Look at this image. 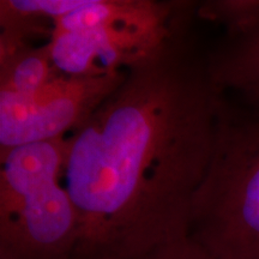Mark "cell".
<instances>
[{
	"instance_id": "obj_8",
	"label": "cell",
	"mask_w": 259,
	"mask_h": 259,
	"mask_svg": "<svg viewBox=\"0 0 259 259\" xmlns=\"http://www.w3.org/2000/svg\"><path fill=\"white\" fill-rule=\"evenodd\" d=\"M58 73L47 44L40 47L29 45L0 61V93L30 95Z\"/></svg>"
},
{
	"instance_id": "obj_3",
	"label": "cell",
	"mask_w": 259,
	"mask_h": 259,
	"mask_svg": "<svg viewBox=\"0 0 259 259\" xmlns=\"http://www.w3.org/2000/svg\"><path fill=\"white\" fill-rule=\"evenodd\" d=\"M69 136L0 150V259H72L78 216L61 180Z\"/></svg>"
},
{
	"instance_id": "obj_1",
	"label": "cell",
	"mask_w": 259,
	"mask_h": 259,
	"mask_svg": "<svg viewBox=\"0 0 259 259\" xmlns=\"http://www.w3.org/2000/svg\"><path fill=\"white\" fill-rule=\"evenodd\" d=\"M191 27L130 66L69 136L64 180L78 216L72 259H141L189 238L222 96Z\"/></svg>"
},
{
	"instance_id": "obj_9",
	"label": "cell",
	"mask_w": 259,
	"mask_h": 259,
	"mask_svg": "<svg viewBox=\"0 0 259 259\" xmlns=\"http://www.w3.org/2000/svg\"><path fill=\"white\" fill-rule=\"evenodd\" d=\"M197 17L222 24L225 37L247 35L259 27V0H209L197 4Z\"/></svg>"
},
{
	"instance_id": "obj_4",
	"label": "cell",
	"mask_w": 259,
	"mask_h": 259,
	"mask_svg": "<svg viewBox=\"0 0 259 259\" xmlns=\"http://www.w3.org/2000/svg\"><path fill=\"white\" fill-rule=\"evenodd\" d=\"M196 2L93 0L80 11L88 30L52 31L47 42L58 72L99 76L125 71L192 25Z\"/></svg>"
},
{
	"instance_id": "obj_2",
	"label": "cell",
	"mask_w": 259,
	"mask_h": 259,
	"mask_svg": "<svg viewBox=\"0 0 259 259\" xmlns=\"http://www.w3.org/2000/svg\"><path fill=\"white\" fill-rule=\"evenodd\" d=\"M189 238L216 259H259V108L223 93Z\"/></svg>"
},
{
	"instance_id": "obj_6",
	"label": "cell",
	"mask_w": 259,
	"mask_h": 259,
	"mask_svg": "<svg viewBox=\"0 0 259 259\" xmlns=\"http://www.w3.org/2000/svg\"><path fill=\"white\" fill-rule=\"evenodd\" d=\"M206 60L213 84L223 94L259 108V27L239 37H223Z\"/></svg>"
},
{
	"instance_id": "obj_7",
	"label": "cell",
	"mask_w": 259,
	"mask_h": 259,
	"mask_svg": "<svg viewBox=\"0 0 259 259\" xmlns=\"http://www.w3.org/2000/svg\"><path fill=\"white\" fill-rule=\"evenodd\" d=\"M85 0H2L0 60L31 45L34 35L48 31L45 24L74 11Z\"/></svg>"
},
{
	"instance_id": "obj_5",
	"label": "cell",
	"mask_w": 259,
	"mask_h": 259,
	"mask_svg": "<svg viewBox=\"0 0 259 259\" xmlns=\"http://www.w3.org/2000/svg\"><path fill=\"white\" fill-rule=\"evenodd\" d=\"M126 77L58 73L30 95L0 93V150L67 137L95 112Z\"/></svg>"
},
{
	"instance_id": "obj_10",
	"label": "cell",
	"mask_w": 259,
	"mask_h": 259,
	"mask_svg": "<svg viewBox=\"0 0 259 259\" xmlns=\"http://www.w3.org/2000/svg\"><path fill=\"white\" fill-rule=\"evenodd\" d=\"M141 259H216L190 238L157 248Z\"/></svg>"
}]
</instances>
